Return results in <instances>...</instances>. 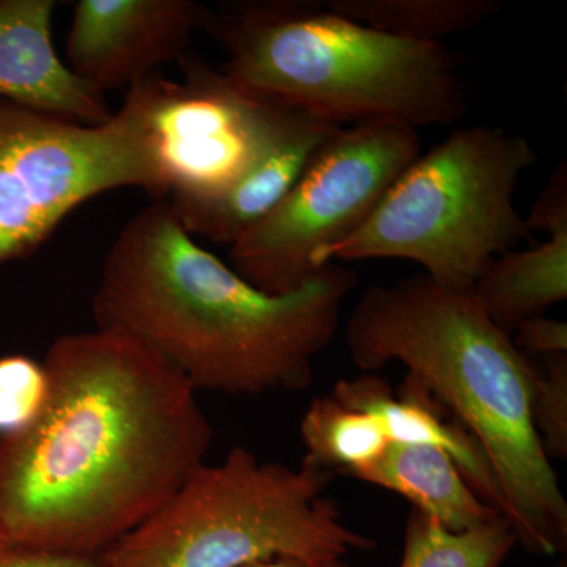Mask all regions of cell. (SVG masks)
<instances>
[{
  "instance_id": "cell-24",
  "label": "cell",
  "mask_w": 567,
  "mask_h": 567,
  "mask_svg": "<svg viewBox=\"0 0 567 567\" xmlns=\"http://www.w3.org/2000/svg\"><path fill=\"white\" fill-rule=\"evenodd\" d=\"M248 567H350L346 558L328 559V561H305L297 558H275L257 563Z\"/></svg>"
},
{
  "instance_id": "cell-9",
  "label": "cell",
  "mask_w": 567,
  "mask_h": 567,
  "mask_svg": "<svg viewBox=\"0 0 567 567\" xmlns=\"http://www.w3.org/2000/svg\"><path fill=\"white\" fill-rule=\"evenodd\" d=\"M183 80L155 73L132 85L122 107L147 142L169 204L208 203L251 171L290 104L252 91L199 54L177 61Z\"/></svg>"
},
{
  "instance_id": "cell-15",
  "label": "cell",
  "mask_w": 567,
  "mask_h": 567,
  "mask_svg": "<svg viewBox=\"0 0 567 567\" xmlns=\"http://www.w3.org/2000/svg\"><path fill=\"white\" fill-rule=\"evenodd\" d=\"M472 295L507 334L525 320L546 316L548 308L567 298V229L550 234L539 246L496 257Z\"/></svg>"
},
{
  "instance_id": "cell-23",
  "label": "cell",
  "mask_w": 567,
  "mask_h": 567,
  "mask_svg": "<svg viewBox=\"0 0 567 567\" xmlns=\"http://www.w3.org/2000/svg\"><path fill=\"white\" fill-rule=\"evenodd\" d=\"M0 567H100L99 558L14 546L0 540Z\"/></svg>"
},
{
  "instance_id": "cell-5",
  "label": "cell",
  "mask_w": 567,
  "mask_h": 567,
  "mask_svg": "<svg viewBox=\"0 0 567 567\" xmlns=\"http://www.w3.org/2000/svg\"><path fill=\"white\" fill-rule=\"evenodd\" d=\"M334 472L303 458L298 468L235 446L200 465L167 503L104 550L100 567H248L275 558L328 561L368 551L324 495Z\"/></svg>"
},
{
  "instance_id": "cell-12",
  "label": "cell",
  "mask_w": 567,
  "mask_h": 567,
  "mask_svg": "<svg viewBox=\"0 0 567 567\" xmlns=\"http://www.w3.org/2000/svg\"><path fill=\"white\" fill-rule=\"evenodd\" d=\"M342 126L315 111L290 107L267 151L229 192L208 203L171 204L183 229L234 245L281 203L320 145Z\"/></svg>"
},
{
  "instance_id": "cell-4",
  "label": "cell",
  "mask_w": 567,
  "mask_h": 567,
  "mask_svg": "<svg viewBox=\"0 0 567 567\" xmlns=\"http://www.w3.org/2000/svg\"><path fill=\"white\" fill-rule=\"evenodd\" d=\"M227 52L224 71L276 102L339 125L393 121L451 125L466 99L445 43L395 39L320 0H235L204 29Z\"/></svg>"
},
{
  "instance_id": "cell-1",
  "label": "cell",
  "mask_w": 567,
  "mask_h": 567,
  "mask_svg": "<svg viewBox=\"0 0 567 567\" xmlns=\"http://www.w3.org/2000/svg\"><path fill=\"white\" fill-rule=\"evenodd\" d=\"M39 420L0 439V540L96 557L205 464L210 421L192 383L121 331L59 336Z\"/></svg>"
},
{
  "instance_id": "cell-6",
  "label": "cell",
  "mask_w": 567,
  "mask_h": 567,
  "mask_svg": "<svg viewBox=\"0 0 567 567\" xmlns=\"http://www.w3.org/2000/svg\"><path fill=\"white\" fill-rule=\"evenodd\" d=\"M537 163L527 137L494 126L456 130L399 175L368 221L316 257L402 259L439 286L472 292L496 257L532 240L514 194Z\"/></svg>"
},
{
  "instance_id": "cell-16",
  "label": "cell",
  "mask_w": 567,
  "mask_h": 567,
  "mask_svg": "<svg viewBox=\"0 0 567 567\" xmlns=\"http://www.w3.org/2000/svg\"><path fill=\"white\" fill-rule=\"evenodd\" d=\"M328 9L395 39L443 43L495 17L496 0H327Z\"/></svg>"
},
{
  "instance_id": "cell-2",
  "label": "cell",
  "mask_w": 567,
  "mask_h": 567,
  "mask_svg": "<svg viewBox=\"0 0 567 567\" xmlns=\"http://www.w3.org/2000/svg\"><path fill=\"white\" fill-rule=\"evenodd\" d=\"M357 286L352 270L330 262L292 293H265L200 248L164 199L118 233L92 309L96 328L132 336L196 391L295 393L311 386Z\"/></svg>"
},
{
  "instance_id": "cell-25",
  "label": "cell",
  "mask_w": 567,
  "mask_h": 567,
  "mask_svg": "<svg viewBox=\"0 0 567 567\" xmlns=\"http://www.w3.org/2000/svg\"><path fill=\"white\" fill-rule=\"evenodd\" d=\"M554 567H567L566 559H563V561L557 563Z\"/></svg>"
},
{
  "instance_id": "cell-19",
  "label": "cell",
  "mask_w": 567,
  "mask_h": 567,
  "mask_svg": "<svg viewBox=\"0 0 567 567\" xmlns=\"http://www.w3.org/2000/svg\"><path fill=\"white\" fill-rule=\"evenodd\" d=\"M529 413L548 458L567 457V353L529 358Z\"/></svg>"
},
{
  "instance_id": "cell-3",
  "label": "cell",
  "mask_w": 567,
  "mask_h": 567,
  "mask_svg": "<svg viewBox=\"0 0 567 567\" xmlns=\"http://www.w3.org/2000/svg\"><path fill=\"white\" fill-rule=\"evenodd\" d=\"M358 369L398 361L476 440L494 472L518 544L554 557L567 548V502L529 413L532 360L472 292L415 275L369 287L346 324Z\"/></svg>"
},
{
  "instance_id": "cell-8",
  "label": "cell",
  "mask_w": 567,
  "mask_h": 567,
  "mask_svg": "<svg viewBox=\"0 0 567 567\" xmlns=\"http://www.w3.org/2000/svg\"><path fill=\"white\" fill-rule=\"evenodd\" d=\"M420 155V134L405 123L342 126L281 203L230 245L234 270L268 295L300 289L319 271L316 257L357 233Z\"/></svg>"
},
{
  "instance_id": "cell-14",
  "label": "cell",
  "mask_w": 567,
  "mask_h": 567,
  "mask_svg": "<svg viewBox=\"0 0 567 567\" xmlns=\"http://www.w3.org/2000/svg\"><path fill=\"white\" fill-rule=\"evenodd\" d=\"M352 477L404 496L413 509L454 532L502 516L466 483L453 458L436 447L390 443L382 457Z\"/></svg>"
},
{
  "instance_id": "cell-18",
  "label": "cell",
  "mask_w": 567,
  "mask_h": 567,
  "mask_svg": "<svg viewBox=\"0 0 567 567\" xmlns=\"http://www.w3.org/2000/svg\"><path fill=\"white\" fill-rule=\"evenodd\" d=\"M516 546V532L506 517L454 532L412 509L399 567H502Z\"/></svg>"
},
{
  "instance_id": "cell-7",
  "label": "cell",
  "mask_w": 567,
  "mask_h": 567,
  "mask_svg": "<svg viewBox=\"0 0 567 567\" xmlns=\"http://www.w3.org/2000/svg\"><path fill=\"white\" fill-rule=\"evenodd\" d=\"M118 188L166 197L130 112L92 126L0 99V265L31 256L71 212Z\"/></svg>"
},
{
  "instance_id": "cell-10",
  "label": "cell",
  "mask_w": 567,
  "mask_h": 567,
  "mask_svg": "<svg viewBox=\"0 0 567 567\" xmlns=\"http://www.w3.org/2000/svg\"><path fill=\"white\" fill-rule=\"evenodd\" d=\"M210 7L193 0H80L66 37L74 76L96 92L130 89L177 62Z\"/></svg>"
},
{
  "instance_id": "cell-22",
  "label": "cell",
  "mask_w": 567,
  "mask_h": 567,
  "mask_svg": "<svg viewBox=\"0 0 567 567\" xmlns=\"http://www.w3.org/2000/svg\"><path fill=\"white\" fill-rule=\"evenodd\" d=\"M514 346L529 358L567 353V323L563 320L535 317L518 324L511 334Z\"/></svg>"
},
{
  "instance_id": "cell-17",
  "label": "cell",
  "mask_w": 567,
  "mask_h": 567,
  "mask_svg": "<svg viewBox=\"0 0 567 567\" xmlns=\"http://www.w3.org/2000/svg\"><path fill=\"white\" fill-rule=\"evenodd\" d=\"M300 432L306 458L349 476L374 464L391 443L375 416L349 409L331 394L319 395L309 404Z\"/></svg>"
},
{
  "instance_id": "cell-20",
  "label": "cell",
  "mask_w": 567,
  "mask_h": 567,
  "mask_svg": "<svg viewBox=\"0 0 567 567\" xmlns=\"http://www.w3.org/2000/svg\"><path fill=\"white\" fill-rule=\"evenodd\" d=\"M50 379L43 361L25 354L0 358V439L31 427L48 402Z\"/></svg>"
},
{
  "instance_id": "cell-11",
  "label": "cell",
  "mask_w": 567,
  "mask_h": 567,
  "mask_svg": "<svg viewBox=\"0 0 567 567\" xmlns=\"http://www.w3.org/2000/svg\"><path fill=\"white\" fill-rule=\"evenodd\" d=\"M54 10L52 0H0V99L82 125H103L114 112L55 52Z\"/></svg>"
},
{
  "instance_id": "cell-21",
  "label": "cell",
  "mask_w": 567,
  "mask_h": 567,
  "mask_svg": "<svg viewBox=\"0 0 567 567\" xmlns=\"http://www.w3.org/2000/svg\"><path fill=\"white\" fill-rule=\"evenodd\" d=\"M529 233L539 230L548 235L567 229V167L559 163L546 188L539 193L528 218H525Z\"/></svg>"
},
{
  "instance_id": "cell-13",
  "label": "cell",
  "mask_w": 567,
  "mask_h": 567,
  "mask_svg": "<svg viewBox=\"0 0 567 567\" xmlns=\"http://www.w3.org/2000/svg\"><path fill=\"white\" fill-rule=\"evenodd\" d=\"M331 395L349 409L375 416L391 443L445 451L473 491L503 516L502 494L483 450L413 377L406 375L395 393L375 374L339 380Z\"/></svg>"
}]
</instances>
